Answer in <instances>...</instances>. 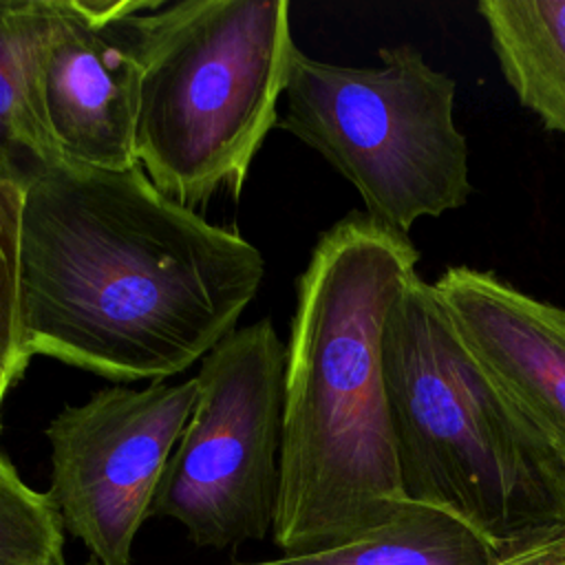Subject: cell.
<instances>
[{
    "label": "cell",
    "instance_id": "1",
    "mask_svg": "<svg viewBox=\"0 0 565 565\" xmlns=\"http://www.w3.org/2000/svg\"><path fill=\"white\" fill-rule=\"evenodd\" d=\"M263 274L252 243L161 194L141 166L57 159L24 188L20 320L31 355L161 382L236 329Z\"/></svg>",
    "mask_w": 565,
    "mask_h": 565
},
{
    "label": "cell",
    "instance_id": "2",
    "mask_svg": "<svg viewBox=\"0 0 565 565\" xmlns=\"http://www.w3.org/2000/svg\"><path fill=\"white\" fill-rule=\"evenodd\" d=\"M417 260L408 236L351 212L318 238L296 282L271 527L282 556L342 545L411 503L388 413L382 335Z\"/></svg>",
    "mask_w": 565,
    "mask_h": 565
},
{
    "label": "cell",
    "instance_id": "3",
    "mask_svg": "<svg viewBox=\"0 0 565 565\" xmlns=\"http://www.w3.org/2000/svg\"><path fill=\"white\" fill-rule=\"evenodd\" d=\"M402 488L497 554L565 525V455L459 338L433 282L413 274L382 335Z\"/></svg>",
    "mask_w": 565,
    "mask_h": 565
},
{
    "label": "cell",
    "instance_id": "4",
    "mask_svg": "<svg viewBox=\"0 0 565 565\" xmlns=\"http://www.w3.org/2000/svg\"><path fill=\"white\" fill-rule=\"evenodd\" d=\"M135 154L152 185L194 210L241 194L278 121L291 62L287 0H179L139 15Z\"/></svg>",
    "mask_w": 565,
    "mask_h": 565
},
{
    "label": "cell",
    "instance_id": "5",
    "mask_svg": "<svg viewBox=\"0 0 565 565\" xmlns=\"http://www.w3.org/2000/svg\"><path fill=\"white\" fill-rule=\"evenodd\" d=\"M377 57L380 66H340L298 49L278 126L358 190L371 221L408 236L419 218L468 203V143L448 73L413 44L382 46Z\"/></svg>",
    "mask_w": 565,
    "mask_h": 565
},
{
    "label": "cell",
    "instance_id": "6",
    "mask_svg": "<svg viewBox=\"0 0 565 565\" xmlns=\"http://www.w3.org/2000/svg\"><path fill=\"white\" fill-rule=\"evenodd\" d=\"M196 384L150 516L174 519L203 547L263 541L276 516L285 415V344L271 322L227 333Z\"/></svg>",
    "mask_w": 565,
    "mask_h": 565
},
{
    "label": "cell",
    "instance_id": "7",
    "mask_svg": "<svg viewBox=\"0 0 565 565\" xmlns=\"http://www.w3.org/2000/svg\"><path fill=\"white\" fill-rule=\"evenodd\" d=\"M199 397L196 377L148 388H104L66 406L44 435L51 499L64 530L102 565H130L139 527Z\"/></svg>",
    "mask_w": 565,
    "mask_h": 565
},
{
    "label": "cell",
    "instance_id": "8",
    "mask_svg": "<svg viewBox=\"0 0 565 565\" xmlns=\"http://www.w3.org/2000/svg\"><path fill=\"white\" fill-rule=\"evenodd\" d=\"M161 2L46 0L51 26L40 68V99L64 161L104 170L139 166V15Z\"/></svg>",
    "mask_w": 565,
    "mask_h": 565
},
{
    "label": "cell",
    "instance_id": "9",
    "mask_svg": "<svg viewBox=\"0 0 565 565\" xmlns=\"http://www.w3.org/2000/svg\"><path fill=\"white\" fill-rule=\"evenodd\" d=\"M433 289L466 347L565 455V309L468 265Z\"/></svg>",
    "mask_w": 565,
    "mask_h": 565
},
{
    "label": "cell",
    "instance_id": "10",
    "mask_svg": "<svg viewBox=\"0 0 565 565\" xmlns=\"http://www.w3.org/2000/svg\"><path fill=\"white\" fill-rule=\"evenodd\" d=\"M46 0H0V179L22 188L62 159L40 99Z\"/></svg>",
    "mask_w": 565,
    "mask_h": 565
},
{
    "label": "cell",
    "instance_id": "11",
    "mask_svg": "<svg viewBox=\"0 0 565 565\" xmlns=\"http://www.w3.org/2000/svg\"><path fill=\"white\" fill-rule=\"evenodd\" d=\"M477 11L521 106L565 135V0H481Z\"/></svg>",
    "mask_w": 565,
    "mask_h": 565
},
{
    "label": "cell",
    "instance_id": "12",
    "mask_svg": "<svg viewBox=\"0 0 565 565\" xmlns=\"http://www.w3.org/2000/svg\"><path fill=\"white\" fill-rule=\"evenodd\" d=\"M497 556L455 516L411 501L384 523L342 545L234 565H490Z\"/></svg>",
    "mask_w": 565,
    "mask_h": 565
},
{
    "label": "cell",
    "instance_id": "13",
    "mask_svg": "<svg viewBox=\"0 0 565 565\" xmlns=\"http://www.w3.org/2000/svg\"><path fill=\"white\" fill-rule=\"evenodd\" d=\"M0 565H64V523L49 492L0 452Z\"/></svg>",
    "mask_w": 565,
    "mask_h": 565
},
{
    "label": "cell",
    "instance_id": "14",
    "mask_svg": "<svg viewBox=\"0 0 565 565\" xmlns=\"http://www.w3.org/2000/svg\"><path fill=\"white\" fill-rule=\"evenodd\" d=\"M22 210L24 188L0 179V380L11 386L33 358L24 347L20 320Z\"/></svg>",
    "mask_w": 565,
    "mask_h": 565
},
{
    "label": "cell",
    "instance_id": "15",
    "mask_svg": "<svg viewBox=\"0 0 565 565\" xmlns=\"http://www.w3.org/2000/svg\"><path fill=\"white\" fill-rule=\"evenodd\" d=\"M490 565H565V525L543 530L510 545Z\"/></svg>",
    "mask_w": 565,
    "mask_h": 565
},
{
    "label": "cell",
    "instance_id": "16",
    "mask_svg": "<svg viewBox=\"0 0 565 565\" xmlns=\"http://www.w3.org/2000/svg\"><path fill=\"white\" fill-rule=\"evenodd\" d=\"M9 388H11V384H9L7 380H0V406H2V399H4V395H7Z\"/></svg>",
    "mask_w": 565,
    "mask_h": 565
},
{
    "label": "cell",
    "instance_id": "17",
    "mask_svg": "<svg viewBox=\"0 0 565 565\" xmlns=\"http://www.w3.org/2000/svg\"><path fill=\"white\" fill-rule=\"evenodd\" d=\"M82 565H102V563H97L95 558H90V561H86V563H82Z\"/></svg>",
    "mask_w": 565,
    "mask_h": 565
}]
</instances>
